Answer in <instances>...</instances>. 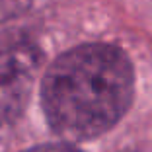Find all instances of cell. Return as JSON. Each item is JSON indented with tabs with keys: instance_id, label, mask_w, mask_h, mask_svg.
I'll return each instance as SVG.
<instances>
[{
	"instance_id": "4",
	"label": "cell",
	"mask_w": 152,
	"mask_h": 152,
	"mask_svg": "<svg viewBox=\"0 0 152 152\" xmlns=\"http://www.w3.org/2000/svg\"><path fill=\"white\" fill-rule=\"evenodd\" d=\"M23 152H82L70 142H47L39 144V146H31Z\"/></svg>"
},
{
	"instance_id": "1",
	"label": "cell",
	"mask_w": 152,
	"mask_h": 152,
	"mask_svg": "<svg viewBox=\"0 0 152 152\" xmlns=\"http://www.w3.org/2000/svg\"><path fill=\"white\" fill-rule=\"evenodd\" d=\"M134 98L129 55L111 43H84L47 66L39 88L41 109L55 134L80 142L111 131Z\"/></svg>"
},
{
	"instance_id": "2",
	"label": "cell",
	"mask_w": 152,
	"mask_h": 152,
	"mask_svg": "<svg viewBox=\"0 0 152 152\" xmlns=\"http://www.w3.org/2000/svg\"><path fill=\"white\" fill-rule=\"evenodd\" d=\"M41 64L43 53L33 43H18L0 53V129L23 115Z\"/></svg>"
},
{
	"instance_id": "3",
	"label": "cell",
	"mask_w": 152,
	"mask_h": 152,
	"mask_svg": "<svg viewBox=\"0 0 152 152\" xmlns=\"http://www.w3.org/2000/svg\"><path fill=\"white\" fill-rule=\"evenodd\" d=\"M31 8V0H0V23L16 20Z\"/></svg>"
}]
</instances>
